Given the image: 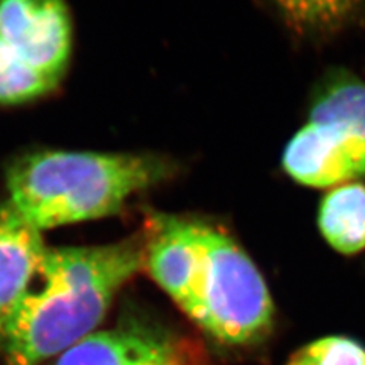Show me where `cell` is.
<instances>
[{
    "mask_svg": "<svg viewBox=\"0 0 365 365\" xmlns=\"http://www.w3.org/2000/svg\"><path fill=\"white\" fill-rule=\"evenodd\" d=\"M0 48L60 84L72 52L64 0H0Z\"/></svg>",
    "mask_w": 365,
    "mask_h": 365,
    "instance_id": "cell-6",
    "label": "cell"
},
{
    "mask_svg": "<svg viewBox=\"0 0 365 365\" xmlns=\"http://www.w3.org/2000/svg\"><path fill=\"white\" fill-rule=\"evenodd\" d=\"M51 365H210L197 339L154 318L130 314L96 330Z\"/></svg>",
    "mask_w": 365,
    "mask_h": 365,
    "instance_id": "cell-5",
    "label": "cell"
},
{
    "mask_svg": "<svg viewBox=\"0 0 365 365\" xmlns=\"http://www.w3.org/2000/svg\"><path fill=\"white\" fill-rule=\"evenodd\" d=\"M143 235L145 269L210 338L233 347L268 338L269 289L230 233L198 216L151 212Z\"/></svg>",
    "mask_w": 365,
    "mask_h": 365,
    "instance_id": "cell-1",
    "label": "cell"
},
{
    "mask_svg": "<svg viewBox=\"0 0 365 365\" xmlns=\"http://www.w3.org/2000/svg\"><path fill=\"white\" fill-rule=\"evenodd\" d=\"M283 169L311 187H336L365 177V83L341 78L311 107L283 153Z\"/></svg>",
    "mask_w": 365,
    "mask_h": 365,
    "instance_id": "cell-4",
    "label": "cell"
},
{
    "mask_svg": "<svg viewBox=\"0 0 365 365\" xmlns=\"http://www.w3.org/2000/svg\"><path fill=\"white\" fill-rule=\"evenodd\" d=\"M143 269L142 230L111 244L49 247L0 347L4 365H44L95 334Z\"/></svg>",
    "mask_w": 365,
    "mask_h": 365,
    "instance_id": "cell-2",
    "label": "cell"
},
{
    "mask_svg": "<svg viewBox=\"0 0 365 365\" xmlns=\"http://www.w3.org/2000/svg\"><path fill=\"white\" fill-rule=\"evenodd\" d=\"M289 25L302 32H327L342 25L362 0H272Z\"/></svg>",
    "mask_w": 365,
    "mask_h": 365,
    "instance_id": "cell-9",
    "label": "cell"
},
{
    "mask_svg": "<svg viewBox=\"0 0 365 365\" xmlns=\"http://www.w3.org/2000/svg\"><path fill=\"white\" fill-rule=\"evenodd\" d=\"M177 170L173 160L157 154L36 151L9 165L8 200L44 232L116 215L131 197Z\"/></svg>",
    "mask_w": 365,
    "mask_h": 365,
    "instance_id": "cell-3",
    "label": "cell"
},
{
    "mask_svg": "<svg viewBox=\"0 0 365 365\" xmlns=\"http://www.w3.org/2000/svg\"><path fill=\"white\" fill-rule=\"evenodd\" d=\"M288 365H365V346L347 336H326L297 350Z\"/></svg>",
    "mask_w": 365,
    "mask_h": 365,
    "instance_id": "cell-11",
    "label": "cell"
},
{
    "mask_svg": "<svg viewBox=\"0 0 365 365\" xmlns=\"http://www.w3.org/2000/svg\"><path fill=\"white\" fill-rule=\"evenodd\" d=\"M58 83L19 63L0 48V106H14L48 95Z\"/></svg>",
    "mask_w": 365,
    "mask_h": 365,
    "instance_id": "cell-10",
    "label": "cell"
},
{
    "mask_svg": "<svg viewBox=\"0 0 365 365\" xmlns=\"http://www.w3.org/2000/svg\"><path fill=\"white\" fill-rule=\"evenodd\" d=\"M48 245L9 200L0 202V347L23 299L37 280Z\"/></svg>",
    "mask_w": 365,
    "mask_h": 365,
    "instance_id": "cell-7",
    "label": "cell"
},
{
    "mask_svg": "<svg viewBox=\"0 0 365 365\" xmlns=\"http://www.w3.org/2000/svg\"><path fill=\"white\" fill-rule=\"evenodd\" d=\"M318 227L326 242L338 253L353 256L365 250V186L346 182L322 200Z\"/></svg>",
    "mask_w": 365,
    "mask_h": 365,
    "instance_id": "cell-8",
    "label": "cell"
}]
</instances>
